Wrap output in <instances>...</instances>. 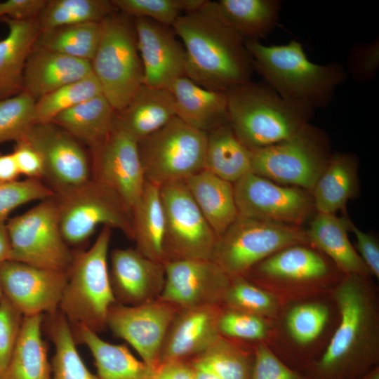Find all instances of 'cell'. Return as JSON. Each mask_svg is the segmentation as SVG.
I'll return each mask as SVG.
<instances>
[{"instance_id":"f546056e","label":"cell","mask_w":379,"mask_h":379,"mask_svg":"<svg viewBox=\"0 0 379 379\" xmlns=\"http://www.w3.org/2000/svg\"><path fill=\"white\" fill-rule=\"evenodd\" d=\"M184 181L201 213L219 237L238 217L233 183L204 169Z\"/></svg>"},{"instance_id":"7bdbcfd3","label":"cell","mask_w":379,"mask_h":379,"mask_svg":"<svg viewBox=\"0 0 379 379\" xmlns=\"http://www.w3.org/2000/svg\"><path fill=\"white\" fill-rule=\"evenodd\" d=\"M218 331L220 335L241 343L268 345L273 334V323L260 316L222 306Z\"/></svg>"},{"instance_id":"4fadbf2b","label":"cell","mask_w":379,"mask_h":379,"mask_svg":"<svg viewBox=\"0 0 379 379\" xmlns=\"http://www.w3.org/2000/svg\"><path fill=\"white\" fill-rule=\"evenodd\" d=\"M6 226L11 244L9 260L67 272L73 253L61 233L55 197L10 219Z\"/></svg>"},{"instance_id":"7a4b0ae2","label":"cell","mask_w":379,"mask_h":379,"mask_svg":"<svg viewBox=\"0 0 379 379\" xmlns=\"http://www.w3.org/2000/svg\"><path fill=\"white\" fill-rule=\"evenodd\" d=\"M184 46L186 77L208 89L227 92L251 80L253 64L244 39L220 12L206 1L181 15L171 27Z\"/></svg>"},{"instance_id":"c3c4849f","label":"cell","mask_w":379,"mask_h":379,"mask_svg":"<svg viewBox=\"0 0 379 379\" xmlns=\"http://www.w3.org/2000/svg\"><path fill=\"white\" fill-rule=\"evenodd\" d=\"M24 316L5 296L0 299V374L6 369L21 331Z\"/></svg>"},{"instance_id":"f907efd6","label":"cell","mask_w":379,"mask_h":379,"mask_svg":"<svg viewBox=\"0 0 379 379\" xmlns=\"http://www.w3.org/2000/svg\"><path fill=\"white\" fill-rule=\"evenodd\" d=\"M12 155L20 175L29 179L42 180L45 166L40 152L25 140L15 142Z\"/></svg>"},{"instance_id":"52a82bcc","label":"cell","mask_w":379,"mask_h":379,"mask_svg":"<svg viewBox=\"0 0 379 379\" xmlns=\"http://www.w3.org/2000/svg\"><path fill=\"white\" fill-rule=\"evenodd\" d=\"M112 229L103 227L86 251L73 253L59 310L72 327L100 333L107 328L110 307L116 302L109 275Z\"/></svg>"},{"instance_id":"2e32d148","label":"cell","mask_w":379,"mask_h":379,"mask_svg":"<svg viewBox=\"0 0 379 379\" xmlns=\"http://www.w3.org/2000/svg\"><path fill=\"white\" fill-rule=\"evenodd\" d=\"M91 154V178L114 192L132 213L146 181L138 142L112 124L107 138Z\"/></svg>"},{"instance_id":"30bf717a","label":"cell","mask_w":379,"mask_h":379,"mask_svg":"<svg viewBox=\"0 0 379 379\" xmlns=\"http://www.w3.org/2000/svg\"><path fill=\"white\" fill-rule=\"evenodd\" d=\"M208 133L175 117L138 142L146 180L159 187L204 170Z\"/></svg>"},{"instance_id":"7c38bea8","label":"cell","mask_w":379,"mask_h":379,"mask_svg":"<svg viewBox=\"0 0 379 379\" xmlns=\"http://www.w3.org/2000/svg\"><path fill=\"white\" fill-rule=\"evenodd\" d=\"M62 235L68 246L88 240L100 226L117 229L133 239L132 213L107 187L91 178L56 194Z\"/></svg>"},{"instance_id":"ffe728a7","label":"cell","mask_w":379,"mask_h":379,"mask_svg":"<svg viewBox=\"0 0 379 379\" xmlns=\"http://www.w3.org/2000/svg\"><path fill=\"white\" fill-rule=\"evenodd\" d=\"M164 266L159 300L178 308L222 305L230 277L212 260H178Z\"/></svg>"},{"instance_id":"4dcf8cb0","label":"cell","mask_w":379,"mask_h":379,"mask_svg":"<svg viewBox=\"0 0 379 379\" xmlns=\"http://www.w3.org/2000/svg\"><path fill=\"white\" fill-rule=\"evenodd\" d=\"M72 329L76 343L90 350L102 379H153L154 369L138 360L125 345L108 343L84 326Z\"/></svg>"},{"instance_id":"ac0fdd59","label":"cell","mask_w":379,"mask_h":379,"mask_svg":"<svg viewBox=\"0 0 379 379\" xmlns=\"http://www.w3.org/2000/svg\"><path fill=\"white\" fill-rule=\"evenodd\" d=\"M178 310L157 300L135 306L115 302L109 309L107 327L131 345L142 360L155 369L168 326Z\"/></svg>"},{"instance_id":"cb8c5ba5","label":"cell","mask_w":379,"mask_h":379,"mask_svg":"<svg viewBox=\"0 0 379 379\" xmlns=\"http://www.w3.org/2000/svg\"><path fill=\"white\" fill-rule=\"evenodd\" d=\"M92 73L91 61L33 48L24 69L23 92L36 102Z\"/></svg>"},{"instance_id":"7402d4cb","label":"cell","mask_w":379,"mask_h":379,"mask_svg":"<svg viewBox=\"0 0 379 379\" xmlns=\"http://www.w3.org/2000/svg\"><path fill=\"white\" fill-rule=\"evenodd\" d=\"M109 275L116 302L135 306L158 300L165 284L164 263L135 248H115L109 255Z\"/></svg>"},{"instance_id":"ee69618b","label":"cell","mask_w":379,"mask_h":379,"mask_svg":"<svg viewBox=\"0 0 379 379\" xmlns=\"http://www.w3.org/2000/svg\"><path fill=\"white\" fill-rule=\"evenodd\" d=\"M206 0H112L119 12L133 18H145L172 27L182 14L201 7Z\"/></svg>"},{"instance_id":"44dd1931","label":"cell","mask_w":379,"mask_h":379,"mask_svg":"<svg viewBox=\"0 0 379 379\" xmlns=\"http://www.w3.org/2000/svg\"><path fill=\"white\" fill-rule=\"evenodd\" d=\"M138 49L143 67V84L169 89L186 77L184 46L171 27L145 18H133Z\"/></svg>"},{"instance_id":"8fae6325","label":"cell","mask_w":379,"mask_h":379,"mask_svg":"<svg viewBox=\"0 0 379 379\" xmlns=\"http://www.w3.org/2000/svg\"><path fill=\"white\" fill-rule=\"evenodd\" d=\"M301 244H309L301 227L238 215L218 237L211 260L230 277L244 276L274 253Z\"/></svg>"},{"instance_id":"4316f807","label":"cell","mask_w":379,"mask_h":379,"mask_svg":"<svg viewBox=\"0 0 379 379\" xmlns=\"http://www.w3.org/2000/svg\"><path fill=\"white\" fill-rule=\"evenodd\" d=\"M351 223L345 216L316 213L305 230L309 244L329 258L344 275L371 277L349 239Z\"/></svg>"},{"instance_id":"11a10c76","label":"cell","mask_w":379,"mask_h":379,"mask_svg":"<svg viewBox=\"0 0 379 379\" xmlns=\"http://www.w3.org/2000/svg\"><path fill=\"white\" fill-rule=\"evenodd\" d=\"M19 175L20 173L18 171L12 153H0V180H17Z\"/></svg>"},{"instance_id":"bcb514c9","label":"cell","mask_w":379,"mask_h":379,"mask_svg":"<svg viewBox=\"0 0 379 379\" xmlns=\"http://www.w3.org/2000/svg\"><path fill=\"white\" fill-rule=\"evenodd\" d=\"M54 192L42 180H0V220H6L15 208L36 200L55 197Z\"/></svg>"},{"instance_id":"91938a15","label":"cell","mask_w":379,"mask_h":379,"mask_svg":"<svg viewBox=\"0 0 379 379\" xmlns=\"http://www.w3.org/2000/svg\"><path fill=\"white\" fill-rule=\"evenodd\" d=\"M3 296V292H2V290H1V285H0V299Z\"/></svg>"},{"instance_id":"d6986e66","label":"cell","mask_w":379,"mask_h":379,"mask_svg":"<svg viewBox=\"0 0 379 379\" xmlns=\"http://www.w3.org/2000/svg\"><path fill=\"white\" fill-rule=\"evenodd\" d=\"M67 281V272L7 260L0 265V285L5 295L24 317L49 315L59 310Z\"/></svg>"},{"instance_id":"484cf974","label":"cell","mask_w":379,"mask_h":379,"mask_svg":"<svg viewBox=\"0 0 379 379\" xmlns=\"http://www.w3.org/2000/svg\"><path fill=\"white\" fill-rule=\"evenodd\" d=\"M168 90L176 117L192 127L208 133L229 124L226 92L206 88L187 77L175 79Z\"/></svg>"},{"instance_id":"b9f144b4","label":"cell","mask_w":379,"mask_h":379,"mask_svg":"<svg viewBox=\"0 0 379 379\" xmlns=\"http://www.w3.org/2000/svg\"><path fill=\"white\" fill-rule=\"evenodd\" d=\"M222 306L273 320L281 305L270 293L244 276L230 277Z\"/></svg>"},{"instance_id":"6f0895ef","label":"cell","mask_w":379,"mask_h":379,"mask_svg":"<svg viewBox=\"0 0 379 379\" xmlns=\"http://www.w3.org/2000/svg\"><path fill=\"white\" fill-rule=\"evenodd\" d=\"M193 365V364H192ZM197 379H222L211 372L201 367L193 365Z\"/></svg>"},{"instance_id":"277c9868","label":"cell","mask_w":379,"mask_h":379,"mask_svg":"<svg viewBox=\"0 0 379 379\" xmlns=\"http://www.w3.org/2000/svg\"><path fill=\"white\" fill-rule=\"evenodd\" d=\"M229 124L251 151L283 141L310 123L313 112L251 80L227 92Z\"/></svg>"},{"instance_id":"3957f363","label":"cell","mask_w":379,"mask_h":379,"mask_svg":"<svg viewBox=\"0 0 379 379\" xmlns=\"http://www.w3.org/2000/svg\"><path fill=\"white\" fill-rule=\"evenodd\" d=\"M245 45L253 69L267 85L285 100L312 112L330 105L337 88L347 79L341 63L310 61L297 40L273 46L246 41Z\"/></svg>"},{"instance_id":"e575fe53","label":"cell","mask_w":379,"mask_h":379,"mask_svg":"<svg viewBox=\"0 0 379 379\" xmlns=\"http://www.w3.org/2000/svg\"><path fill=\"white\" fill-rule=\"evenodd\" d=\"M204 169L232 183L252 173L251 151L230 124L208 133Z\"/></svg>"},{"instance_id":"7dc6e473","label":"cell","mask_w":379,"mask_h":379,"mask_svg":"<svg viewBox=\"0 0 379 379\" xmlns=\"http://www.w3.org/2000/svg\"><path fill=\"white\" fill-rule=\"evenodd\" d=\"M379 68V37L354 45L347 58V74L358 83L366 84L376 77Z\"/></svg>"},{"instance_id":"5b68a950","label":"cell","mask_w":379,"mask_h":379,"mask_svg":"<svg viewBox=\"0 0 379 379\" xmlns=\"http://www.w3.org/2000/svg\"><path fill=\"white\" fill-rule=\"evenodd\" d=\"M338 321L331 293L283 304L272 320L268 346L286 365L304 373L325 350Z\"/></svg>"},{"instance_id":"60d3db41","label":"cell","mask_w":379,"mask_h":379,"mask_svg":"<svg viewBox=\"0 0 379 379\" xmlns=\"http://www.w3.org/2000/svg\"><path fill=\"white\" fill-rule=\"evenodd\" d=\"M101 94V86L93 73L66 84L35 102V124L51 122L63 111Z\"/></svg>"},{"instance_id":"f1b7e54d","label":"cell","mask_w":379,"mask_h":379,"mask_svg":"<svg viewBox=\"0 0 379 379\" xmlns=\"http://www.w3.org/2000/svg\"><path fill=\"white\" fill-rule=\"evenodd\" d=\"M359 160L349 152H334L312 192L316 213L336 214L359 192Z\"/></svg>"},{"instance_id":"836d02e7","label":"cell","mask_w":379,"mask_h":379,"mask_svg":"<svg viewBox=\"0 0 379 379\" xmlns=\"http://www.w3.org/2000/svg\"><path fill=\"white\" fill-rule=\"evenodd\" d=\"M131 215L135 248L146 257L165 263V219L160 187L146 180Z\"/></svg>"},{"instance_id":"e0dca14e","label":"cell","mask_w":379,"mask_h":379,"mask_svg":"<svg viewBox=\"0 0 379 379\" xmlns=\"http://www.w3.org/2000/svg\"><path fill=\"white\" fill-rule=\"evenodd\" d=\"M23 140L41 154L44 180L55 194L65 192L89 181L91 162L77 139L51 123L34 124Z\"/></svg>"},{"instance_id":"603a6c76","label":"cell","mask_w":379,"mask_h":379,"mask_svg":"<svg viewBox=\"0 0 379 379\" xmlns=\"http://www.w3.org/2000/svg\"><path fill=\"white\" fill-rule=\"evenodd\" d=\"M221 308L222 305L178 308L165 335L159 364L190 360L204 352L220 335Z\"/></svg>"},{"instance_id":"ba28073f","label":"cell","mask_w":379,"mask_h":379,"mask_svg":"<svg viewBox=\"0 0 379 379\" xmlns=\"http://www.w3.org/2000/svg\"><path fill=\"white\" fill-rule=\"evenodd\" d=\"M100 41L91 61L102 95L122 109L143 84V67L133 18L117 11L101 22Z\"/></svg>"},{"instance_id":"9f6ffc18","label":"cell","mask_w":379,"mask_h":379,"mask_svg":"<svg viewBox=\"0 0 379 379\" xmlns=\"http://www.w3.org/2000/svg\"><path fill=\"white\" fill-rule=\"evenodd\" d=\"M11 244L5 220H0V265L10 260Z\"/></svg>"},{"instance_id":"8992f818","label":"cell","mask_w":379,"mask_h":379,"mask_svg":"<svg viewBox=\"0 0 379 379\" xmlns=\"http://www.w3.org/2000/svg\"><path fill=\"white\" fill-rule=\"evenodd\" d=\"M344 276L329 258L308 244L283 248L244 275L281 305L330 294Z\"/></svg>"},{"instance_id":"db71d44e","label":"cell","mask_w":379,"mask_h":379,"mask_svg":"<svg viewBox=\"0 0 379 379\" xmlns=\"http://www.w3.org/2000/svg\"><path fill=\"white\" fill-rule=\"evenodd\" d=\"M153 379H197L190 360H170L159 364L154 369Z\"/></svg>"},{"instance_id":"5bb4252c","label":"cell","mask_w":379,"mask_h":379,"mask_svg":"<svg viewBox=\"0 0 379 379\" xmlns=\"http://www.w3.org/2000/svg\"><path fill=\"white\" fill-rule=\"evenodd\" d=\"M165 219V263L211 257L218 236L192 198L184 180L160 187Z\"/></svg>"},{"instance_id":"74e56055","label":"cell","mask_w":379,"mask_h":379,"mask_svg":"<svg viewBox=\"0 0 379 379\" xmlns=\"http://www.w3.org/2000/svg\"><path fill=\"white\" fill-rule=\"evenodd\" d=\"M102 32L101 22L65 25L41 32L34 48L91 61Z\"/></svg>"},{"instance_id":"680465c9","label":"cell","mask_w":379,"mask_h":379,"mask_svg":"<svg viewBox=\"0 0 379 379\" xmlns=\"http://www.w3.org/2000/svg\"><path fill=\"white\" fill-rule=\"evenodd\" d=\"M355 379H379V365Z\"/></svg>"},{"instance_id":"681fc988","label":"cell","mask_w":379,"mask_h":379,"mask_svg":"<svg viewBox=\"0 0 379 379\" xmlns=\"http://www.w3.org/2000/svg\"><path fill=\"white\" fill-rule=\"evenodd\" d=\"M254 364L251 379H310L281 361L265 343L253 345Z\"/></svg>"},{"instance_id":"f35d334b","label":"cell","mask_w":379,"mask_h":379,"mask_svg":"<svg viewBox=\"0 0 379 379\" xmlns=\"http://www.w3.org/2000/svg\"><path fill=\"white\" fill-rule=\"evenodd\" d=\"M48 332L55 346L51 379H102L86 366L76 347L72 327L60 310L50 315Z\"/></svg>"},{"instance_id":"f6af8a7d","label":"cell","mask_w":379,"mask_h":379,"mask_svg":"<svg viewBox=\"0 0 379 379\" xmlns=\"http://www.w3.org/2000/svg\"><path fill=\"white\" fill-rule=\"evenodd\" d=\"M34 104L25 92L0 100V144L25 138L35 124Z\"/></svg>"},{"instance_id":"9a60e30c","label":"cell","mask_w":379,"mask_h":379,"mask_svg":"<svg viewBox=\"0 0 379 379\" xmlns=\"http://www.w3.org/2000/svg\"><path fill=\"white\" fill-rule=\"evenodd\" d=\"M238 215L301 227L316 213L311 194L253 173L233 183Z\"/></svg>"},{"instance_id":"f5cc1de1","label":"cell","mask_w":379,"mask_h":379,"mask_svg":"<svg viewBox=\"0 0 379 379\" xmlns=\"http://www.w3.org/2000/svg\"><path fill=\"white\" fill-rule=\"evenodd\" d=\"M48 0H7L0 2V20L37 18Z\"/></svg>"},{"instance_id":"816d5d0a","label":"cell","mask_w":379,"mask_h":379,"mask_svg":"<svg viewBox=\"0 0 379 379\" xmlns=\"http://www.w3.org/2000/svg\"><path fill=\"white\" fill-rule=\"evenodd\" d=\"M350 231L356 238L357 253L368 269L371 277L379 279V244L371 234L359 230L352 222Z\"/></svg>"},{"instance_id":"d4e9b609","label":"cell","mask_w":379,"mask_h":379,"mask_svg":"<svg viewBox=\"0 0 379 379\" xmlns=\"http://www.w3.org/2000/svg\"><path fill=\"white\" fill-rule=\"evenodd\" d=\"M175 117L176 107L171 92L142 84L122 109L115 111L113 125L138 142Z\"/></svg>"},{"instance_id":"8d00e7d4","label":"cell","mask_w":379,"mask_h":379,"mask_svg":"<svg viewBox=\"0 0 379 379\" xmlns=\"http://www.w3.org/2000/svg\"><path fill=\"white\" fill-rule=\"evenodd\" d=\"M253 346L219 335L204 352L190 359L222 379H251Z\"/></svg>"},{"instance_id":"1f68e13d","label":"cell","mask_w":379,"mask_h":379,"mask_svg":"<svg viewBox=\"0 0 379 379\" xmlns=\"http://www.w3.org/2000/svg\"><path fill=\"white\" fill-rule=\"evenodd\" d=\"M114 112L101 94L63 111L51 122L66 131L92 152L109 133Z\"/></svg>"},{"instance_id":"ab89813d","label":"cell","mask_w":379,"mask_h":379,"mask_svg":"<svg viewBox=\"0 0 379 379\" xmlns=\"http://www.w3.org/2000/svg\"><path fill=\"white\" fill-rule=\"evenodd\" d=\"M117 11L112 0H48L37 21L41 32L65 25L101 22Z\"/></svg>"},{"instance_id":"9c48e42d","label":"cell","mask_w":379,"mask_h":379,"mask_svg":"<svg viewBox=\"0 0 379 379\" xmlns=\"http://www.w3.org/2000/svg\"><path fill=\"white\" fill-rule=\"evenodd\" d=\"M331 154L326 133L308 123L283 141L251 151L252 173L311 194Z\"/></svg>"},{"instance_id":"d6a6232c","label":"cell","mask_w":379,"mask_h":379,"mask_svg":"<svg viewBox=\"0 0 379 379\" xmlns=\"http://www.w3.org/2000/svg\"><path fill=\"white\" fill-rule=\"evenodd\" d=\"M42 322L43 314L24 317L19 338L0 379H51Z\"/></svg>"},{"instance_id":"83f0119b","label":"cell","mask_w":379,"mask_h":379,"mask_svg":"<svg viewBox=\"0 0 379 379\" xmlns=\"http://www.w3.org/2000/svg\"><path fill=\"white\" fill-rule=\"evenodd\" d=\"M1 20L8 32L0 40V100L23 92L25 63L40 33L37 18Z\"/></svg>"},{"instance_id":"d590c367","label":"cell","mask_w":379,"mask_h":379,"mask_svg":"<svg viewBox=\"0 0 379 379\" xmlns=\"http://www.w3.org/2000/svg\"><path fill=\"white\" fill-rule=\"evenodd\" d=\"M217 4L245 41H260L276 27L282 3L280 0H220Z\"/></svg>"},{"instance_id":"6da1fadb","label":"cell","mask_w":379,"mask_h":379,"mask_svg":"<svg viewBox=\"0 0 379 379\" xmlns=\"http://www.w3.org/2000/svg\"><path fill=\"white\" fill-rule=\"evenodd\" d=\"M339 321L310 379H355L379 365V298L371 277L345 275L331 293Z\"/></svg>"}]
</instances>
